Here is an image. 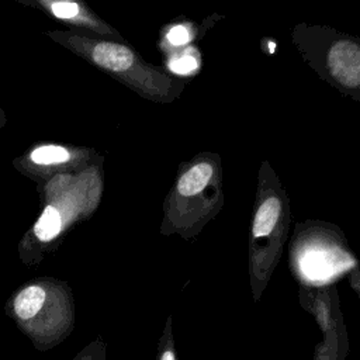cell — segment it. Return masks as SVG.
<instances>
[{
  "instance_id": "obj_1",
  "label": "cell",
  "mask_w": 360,
  "mask_h": 360,
  "mask_svg": "<svg viewBox=\"0 0 360 360\" xmlns=\"http://www.w3.org/2000/svg\"><path fill=\"white\" fill-rule=\"evenodd\" d=\"M224 205L221 158L212 152L195 155L179 167L165 201L162 232L195 238Z\"/></svg>"
},
{
  "instance_id": "obj_2",
  "label": "cell",
  "mask_w": 360,
  "mask_h": 360,
  "mask_svg": "<svg viewBox=\"0 0 360 360\" xmlns=\"http://www.w3.org/2000/svg\"><path fill=\"white\" fill-rule=\"evenodd\" d=\"M290 201L278 176L264 160L259 181L249 236V270L252 281L266 284L278 264L290 228Z\"/></svg>"
},
{
  "instance_id": "obj_3",
  "label": "cell",
  "mask_w": 360,
  "mask_h": 360,
  "mask_svg": "<svg viewBox=\"0 0 360 360\" xmlns=\"http://www.w3.org/2000/svg\"><path fill=\"white\" fill-rule=\"evenodd\" d=\"M6 312L39 352L60 345L73 330L70 292L53 283H30L8 301Z\"/></svg>"
},
{
  "instance_id": "obj_4",
  "label": "cell",
  "mask_w": 360,
  "mask_h": 360,
  "mask_svg": "<svg viewBox=\"0 0 360 360\" xmlns=\"http://www.w3.org/2000/svg\"><path fill=\"white\" fill-rule=\"evenodd\" d=\"M291 39L321 79L360 101V37L302 22L292 28Z\"/></svg>"
},
{
  "instance_id": "obj_5",
  "label": "cell",
  "mask_w": 360,
  "mask_h": 360,
  "mask_svg": "<svg viewBox=\"0 0 360 360\" xmlns=\"http://www.w3.org/2000/svg\"><path fill=\"white\" fill-rule=\"evenodd\" d=\"M291 264L297 276L311 284H323L359 263L333 225L307 222L297 226L291 242Z\"/></svg>"
},
{
  "instance_id": "obj_6",
  "label": "cell",
  "mask_w": 360,
  "mask_h": 360,
  "mask_svg": "<svg viewBox=\"0 0 360 360\" xmlns=\"http://www.w3.org/2000/svg\"><path fill=\"white\" fill-rule=\"evenodd\" d=\"M76 41L89 49L91 60L101 69L114 73L142 96L159 101L177 100L188 84V79L177 77L162 69L145 63L131 48L108 41Z\"/></svg>"
},
{
  "instance_id": "obj_7",
  "label": "cell",
  "mask_w": 360,
  "mask_h": 360,
  "mask_svg": "<svg viewBox=\"0 0 360 360\" xmlns=\"http://www.w3.org/2000/svg\"><path fill=\"white\" fill-rule=\"evenodd\" d=\"M167 69L177 77L188 79L200 69V53L195 46H187L176 53H172L167 59Z\"/></svg>"
},
{
  "instance_id": "obj_8",
  "label": "cell",
  "mask_w": 360,
  "mask_h": 360,
  "mask_svg": "<svg viewBox=\"0 0 360 360\" xmlns=\"http://www.w3.org/2000/svg\"><path fill=\"white\" fill-rule=\"evenodd\" d=\"M198 28L190 21L172 24L165 32V44L173 49H183L191 46L197 39Z\"/></svg>"
},
{
  "instance_id": "obj_9",
  "label": "cell",
  "mask_w": 360,
  "mask_h": 360,
  "mask_svg": "<svg viewBox=\"0 0 360 360\" xmlns=\"http://www.w3.org/2000/svg\"><path fill=\"white\" fill-rule=\"evenodd\" d=\"M60 228H62V218L59 211L53 205H48L44 208L41 217L35 222L34 233L39 240L48 242L60 232Z\"/></svg>"
},
{
  "instance_id": "obj_10",
  "label": "cell",
  "mask_w": 360,
  "mask_h": 360,
  "mask_svg": "<svg viewBox=\"0 0 360 360\" xmlns=\"http://www.w3.org/2000/svg\"><path fill=\"white\" fill-rule=\"evenodd\" d=\"M70 158L69 152L59 145H44L38 146L31 152V160L37 165H56L68 162Z\"/></svg>"
},
{
  "instance_id": "obj_11",
  "label": "cell",
  "mask_w": 360,
  "mask_h": 360,
  "mask_svg": "<svg viewBox=\"0 0 360 360\" xmlns=\"http://www.w3.org/2000/svg\"><path fill=\"white\" fill-rule=\"evenodd\" d=\"M72 360H105V343L98 338L87 343Z\"/></svg>"
},
{
  "instance_id": "obj_12",
  "label": "cell",
  "mask_w": 360,
  "mask_h": 360,
  "mask_svg": "<svg viewBox=\"0 0 360 360\" xmlns=\"http://www.w3.org/2000/svg\"><path fill=\"white\" fill-rule=\"evenodd\" d=\"M51 11L60 20H73L80 15V6L73 1H55L51 3Z\"/></svg>"
},
{
  "instance_id": "obj_13",
  "label": "cell",
  "mask_w": 360,
  "mask_h": 360,
  "mask_svg": "<svg viewBox=\"0 0 360 360\" xmlns=\"http://www.w3.org/2000/svg\"><path fill=\"white\" fill-rule=\"evenodd\" d=\"M159 360H176V357H174V354H173V352L172 350H165L162 354H160V359Z\"/></svg>"
}]
</instances>
